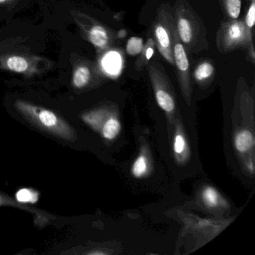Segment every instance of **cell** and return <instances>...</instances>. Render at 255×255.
I'll list each match as a JSON object with an SVG mask.
<instances>
[{
  "instance_id": "19",
  "label": "cell",
  "mask_w": 255,
  "mask_h": 255,
  "mask_svg": "<svg viewBox=\"0 0 255 255\" xmlns=\"http://www.w3.org/2000/svg\"><path fill=\"white\" fill-rule=\"evenodd\" d=\"M17 201L23 203H35L38 200V194L28 189H22L16 195Z\"/></svg>"
},
{
  "instance_id": "20",
  "label": "cell",
  "mask_w": 255,
  "mask_h": 255,
  "mask_svg": "<svg viewBox=\"0 0 255 255\" xmlns=\"http://www.w3.org/2000/svg\"><path fill=\"white\" fill-rule=\"evenodd\" d=\"M186 141L184 137L180 134H177L174 138V150L176 153H181L184 150Z\"/></svg>"
},
{
  "instance_id": "6",
  "label": "cell",
  "mask_w": 255,
  "mask_h": 255,
  "mask_svg": "<svg viewBox=\"0 0 255 255\" xmlns=\"http://www.w3.org/2000/svg\"><path fill=\"white\" fill-rule=\"evenodd\" d=\"M173 56L176 74L182 92L186 98H189L191 95L190 64L188 53L179 38L176 40L173 46Z\"/></svg>"
},
{
  "instance_id": "15",
  "label": "cell",
  "mask_w": 255,
  "mask_h": 255,
  "mask_svg": "<svg viewBox=\"0 0 255 255\" xmlns=\"http://www.w3.org/2000/svg\"><path fill=\"white\" fill-rule=\"evenodd\" d=\"M7 66L14 72L22 73L27 70L28 62L21 56H11L7 60Z\"/></svg>"
},
{
  "instance_id": "18",
  "label": "cell",
  "mask_w": 255,
  "mask_h": 255,
  "mask_svg": "<svg viewBox=\"0 0 255 255\" xmlns=\"http://www.w3.org/2000/svg\"><path fill=\"white\" fill-rule=\"evenodd\" d=\"M203 200L208 207H215L219 201V193L214 188H206L203 192Z\"/></svg>"
},
{
  "instance_id": "9",
  "label": "cell",
  "mask_w": 255,
  "mask_h": 255,
  "mask_svg": "<svg viewBox=\"0 0 255 255\" xmlns=\"http://www.w3.org/2000/svg\"><path fill=\"white\" fill-rule=\"evenodd\" d=\"M155 47L156 45L153 38H148L147 42L143 46L142 50L135 62V68L137 71H141L144 69V67L147 66L154 53Z\"/></svg>"
},
{
  "instance_id": "11",
  "label": "cell",
  "mask_w": 255,
  "mask_h": 255,
  "mask_svg": "<svg viewBox=\"0 0 255 255\" xmlns=\"http://www.w3.org/2000/svg\"><path fill=\"white\" fill-rule=\"evenodd\" d=\"M228 20L238 19L241 12L242 0H219Z\"/></svg>"
},
{
  "instance_id": "10",
  "label": "cell",
  "mask_w": 255,
  "mask_h": 255,
  "mask_svg": "<svg viewBox=\"0 0 255 255\" xmlns=\"http://www.w3.org/2000/svg\"><path fill=\"white\" fill-rule=\"evenodd\" d=\"M234 144L239 152L246 153L255 144V137L252 132L247 129L240 131L236 135Z\"/></svg>"
},
{
  "instance_id": "14",
  "label": "cell",
  "mask_w": 255,
  "mask_h": 255,
  "mask_svg": "<svg viewBox=\"0 0 255 255\" xmlns=\"http://www.w3.org/2000/svg\"><path fill=\"white\" fill-rule=\"evenodd\" d=\"M132 174L136 178L144 176L147 171V160L144 154L139 155L132 166Z\"/></svg>"
},
{
  "instance_id": "16",
  "label": "cell",
  "mask_w": 255,
  "mask_h": 255,
  "mask_svg": "<svg viewBox=\"0 0 255 255\" xmlns=\"http://www.w3.org/2000/svg\"><path fill=\"white\" fill-rule=\"evenodd\" d=\"M143 46H144V43H143L142 38H138V37H132L128 40V44H127V53L129 56H138L142 50Z\"/></svg>"
},
{
  "instance_id": "12",
  "label": "cell",
  "mask_w": 255,
  "mask_h": 255,
  "mask_svg": "<svg viewBox=\"0 0 255 255\" xmlns=\"http://www.w3.org/2000/svg\"><path fill=\"white\" fill-rule=\"evenodd\" d=\"M92 78V71L87 65L77 67L73 76V83L75 87L82 89L87 86Z\"/></svg>"
},
{
  "instance_id": "7",
  "label": "cell",
  "mask_w": 255,
  "mask_h": 255,
  "mask_svg": "<svg viewBox=\"0 0 255 255\" xmlns=\"http://www.w3.org/2000/svg\"><path fill=\"white\" fill-rule=\"evenodd\" d=\"M89 41L97 48L106 50L111 47L116 40L113 32L102 25L94 24L88 32Z\"/></svg>"
},
{
  "instance_id": "22",
  "label": "cell",
  "mask_w": 255,
  "mask_h": 255,
  "mask_svg": "<svg viewBox=\"0 0 255 255\" xmlns=\"http://www.w3.org/2000/svg\"><path fill=\"white\" fill-rule=\"evenodd\" d=\"M5 1V0H0V3H1V2H4Z\"/></svg>"
},
{
  "instance_id": "2",
  "label": "cell",
  "mask_w": 255,
  "mask_h": 255,
  "mask_svg": "<svg viewBox=\"0 0 255 255\" xmlns=\"http://www.w3.org/2000/svg\"><path fill=\"white\" fill-rule=\"evenodd\" d=\"M153 39L161 56L170 65H174L173 46L177 36L173 7L162 4L156 11L153 20Z\"/></svg>"
},
{
  "instance_id": "21",
  "label": "cell",
  "mask_w": 255,
  "mask_h": 255,
  "mask_svg": "<svg viewBox=\"0 0 255 255\" xmlns=\"http://www.w3.org/2000/svg\"><path fill=\"white\" fill-rule=\"evenodd\" d=\"M107 64H106V66H107V69H108L109 71H116V64H117V58L116 56H112L110 57H108V59H107Z\"/></svg>"
},
{
  "instance_id": "5",
  "label": "cell",
  "mask_w": 255,
  "mask_h": 255,
  "mask_svg": "<svg viewBox=\"0 0 255 255\" xmlns=\"http://www.w3.org/2000/svg\"><path fill=\"white\" fill-rule=\"evenodd\" d=\"M146 67L154 89L158 105L164 111L173 113L175 110V101L170 89L169 80L163 65L156 59L150 60Z\"/></svg>"
},
{
  "instance_id": "4",
  "label": "cell",
  "mask_w": 255,
  "mask_h": 255,
  "mask_svg": "<svg viewBox=\"0 0 255 255\" xmlns=\"http://www.w3.org/2000/svg\"><path fill=\"white\" fill-rule=\"evenodd\" d=\"M17 107L28 119L43 129L68 140L75 137L74 131L53 112L20 101L17 103Z\"/></svg>"
},
{
  "instance_id": "3",
  "label": "cell",
  "mask_w": 255,
  "mask_h": 255,
  "mask_svg": "<svg viewBox=\"0 0 255 255\" xmlns=\"http://www.w3.org/2000/svg\"><path fill=\"white\" fill-rule=\"evenodd\" d=\"M216 45L222 53L247 50L251 62L255 63L253 39L249 37L244 20L236 19L222 22L216 35Z\"/></svg>"
},
{
  "instance_id": "13",
  "label": "cell",
  "mask_w": 255,
  "mask_h": 255,
  "mask_svg": "<svg viewBox=\"0 0 255 255\" xmlns=\"http://www.w3.org/2000/svg\"><path fill=\"white\" fill-rule=\"evenodd\" d=\"M122 129L120 122L115 118L109 119L102 126L103 136L108 140L114 139Z\"/></svg>"
},
{
  "instance_id": "1",
  "label": "cell",
  "mask_w": 255,
  "mask_h": 255,
  "mask_svg": "<svg viewBox=\"0 0 255 255\" xmlns=\"http://www.w3.org/2000/svg\"><path fill=\"white\" fill-rule=\"evenodd\" d=\"M177 36L187 53L207 50V31L198 17L186 0H177L173 7Z\"/></svg>"
},
{
  "instance_id": "17",
  "label": "cell",
  "mask_w": 255,
  "mask_h": 255,
  "mask_svg": "<svg viewBox=\"0 0 255 255\" xmlns=\"http://www.w3.org/2000/svg\"><path fill=\"white\" fill-rule=\"evenodd\" d=\"M244 21L249 37L253 39V30L255 21V0H251L250 5L248 8Z\"/></svg>"
},
{
  "instance_id": "23",
  "label": "cell",
  "mask_w": 255,
  "mask_h": 255,
  "mask_svg": "<svg viewBox=\"0 0 255 255\" xmlns=\"http://www.w3.org/2000/svg\"><path fill=\"white\" fill-rule=\"evenodd\" d=\"M0 202H1V198H0Z\"/></svg>"
},
{
  "instance_id": "8",
  "label": "cell",
  "mask_w": 255,
  "mask_h": 255,
  "mask_svg": "<svg viewBox=\"0 0 255 255\" xmlns=\"http://www.w3.org/2000/svg\"><path fill=\"white\" fill-rule=\"evenodd\" d=\"M215 66L210 61H201L194 69L193 76L198 84H204L213 79Z\"/></svg>"
}]
</instances>
